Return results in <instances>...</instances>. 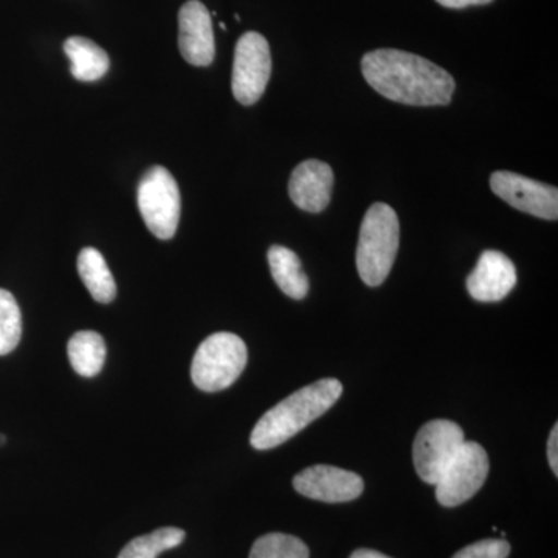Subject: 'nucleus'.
<instances>
[{
    "mask_svg": "<svg viewBox=\"0 0 558 558\" xmlns=\"http://www.w3.org/2000/svg\"><path fill=\"white\" fill-rule=\"evenodd\" d=\"M293 487L303 497L323 502H348L363 494L365 483L357 473L333 468L312 465L293 478Z\"/></svg>",
    "mask_w": 558,
    "mask_h": 558,
    "instance_id": "10",
    "label": "nucleus"
},
{
    "mask_svg": "<svg viewBox=\"0 0 558 558\" xmlns=\"http://www.w3.org/2000/svg\"><path fill=\"white\" fill-rule=\"evenodd\" d=\"M70 365L83 377H94L105 366L106 343L100 333L81 330L68 344Z\"/></svg>",
    "mask_w": 558,
    "mask_h": 558,
    "instance_id": "17",
    "label": "nucleus"
},
{
    "mask_svg": "<svg viewBox=\"0 0 558 558\" xmlns=\"http://www.w3.org/2000/svg\"><path fill=\"white\" fill-rule=\"evenodd\" d=\"M515 284V266L497 250H486L468 278L470 296L481 303H497L506 299Z\"/></svg>",
    "mask_w": 558,
    "mask_h": 558,
    "instance_id": "12",
    "label": "nucleus"
},
{
    "mask_svg": "<svg viewBox=\"0 0 558 558\" xmlns=\"http://www.w3.org/2000/svg\"><path fill=\"white\" fill-rule=\"evenodd\" d=\"M366 83L381 97L410 106H446L453 97V76L409 51L379 49L363 57Z\"/></svg>",
    "mask_w": 558,
    "mask_h": 558,
    "instance_id": "1",
    "label": "nucleus"
},
{
    "mask_svg": "<svg viewBox=\"0 0 558 558\" xmlns=\"http://www.w3.org/2000/svg\"><path fill=\"white\" fill-rule=\"evenodd\" d=\"M179 49L183 60L196 68H207L215 61L211 14L199 0L183 3L179 11Z\"/></svg>",
    "mask_w": 558,
    "mask_h": 558,
    "instance_id": "11",
    "label": "nucleus"
},
{
    "mask_svg": "<svg viewBox=\"0 0 558 558\" xmlns=\"http://www.w3.org/2000/svg\"><path fill=\"white\" fill-rule=\"evenodd\" d=\"M140 215L146 227L159 240H171L180 220V191L178 182L163 167H153L138 183Z\"/></svg>",
    "mask_w": 558,
    "mask_h": 558,
    "instance_id": "5",
    "label": "nucleus"
},
{
    "mask_svg": "<svg viewBox=\"0 0 558 558\" xmlns=\"http://www.w3.org/2000/svg\"><path fill=\"white\" fill-rule=\"evenodd\" d=\"M80 278L98 303L108 304L117 295L116 279L106 263L105 256L97 248L86 247L81 250L78 256Z\"/></svg>",
    "mask_w": 558,
    "mask_h": 558,
    "instance_id": "16",
    "label": "nucleus"
},
{
    "mask_svg": "<svg viewBox=\"0 0 558 558\" xmlns=\"http://www.w3.org/2000/svg\"><path fill=\"white\" fill-rule=\"evenodd\" d=\"M490 189L510 207L546 220L558 218V190L510 171L492 174Z\"/></svg>",
    "mask_w": 558,
    "mask_h": 558,
    "instance_id": "9",
    "label": "nucleus"
},
{
    "mask_svg": "<svg viewBox=\"0 0 558 558\" xmlns=\"http://www.w3.org/2000/svg\"><path fill=\"white\" fill-rule=\"evenodd\" d=\"M488 469L490 464L486 450L480 444L465 440L436 483V499L439 505L444 508H457L475 497L486 483Z\"/></svg>",
    "mask_w": 558,
    "mask_h": 558,
    "instance_id": "8",
    "label": "nucleus"
},
{
    "mask_svg": "<svg viewBox=\"0 0 558 558\" xmlns=\"http://www.w3.org/2000/svg\"><path fill=\"white\" fill-rule=\"evenodd\" d=\"M271 54L267 39L256 32H247L238 40L234 49L231 89L234 98L244 106L259 101L269 84Z\"/></svg>",
    "mask_w": 558,
    "mask_h": 558,
    "instance_id": "7",
    "label": "nucleus"
},
{
    "mask_svg": "<svg viewBox=\"0 0 558 558\" xmlns=\"http://www.w3.org/2000/svg\"><path fill=\"white\" fill-rule=\"evenodd\" d=\"M343 385L337 379H323L281 400L259 418L250 436L256 450H270L288 442L301 429L326 413L341 398Z\"/></svg>",
    "mask_w": 558,
    "mask_h": 558,
    "instance_id": "2",
    "label": "nucleus"
},
{
    "mask_svg": "<svg viewBox=\"0 0 558 558\" xmlns=\"http://www.w3.org/2000/svg\"><path fill=\"white\" fill-rule=\"evenodd\" d=\"M400 240L399 218L387 204H374L366 211L360 227L357 270L369 288H377L388 278L398 255Z\"/></svg>",
    "mask_w": 558,
    "mask_h": 558,
    "instance_id": "3",
    "label": "nucleus"
},
{
    "mask_svg": "<svg viewBox=\"0 0 558 558\" xmlns=\"http://www.w3.org/2000/svg\"><path fill=\"white\" fill-rule=\"evenodd\" d=\"M250 558H310V548L293 535L274 532L256 539Z\"/></svg>",
    "mask_w": 558,
    "mask_h": 558,
    "instance_id": "19",
    "label": "nucleus"
},
{
    "mask_svg": "<svg viewBox=\"0 0 558 558\" xmlns=\"http://www.w3.org/2000/svg\"><path fill=\"white\" fill-rule=\"evenodd\" d=\"M510 545L506 539L487 538L458 550L451 558H508Z\"/></svg>",
    "mask_w": 558,
    "mask_h": 558,
    "instance_id": "21",
    "label": "nucleus"
},
{
    "mask_svg": "<svg viewBox=\"0 0 558 558\" xmlns=\"http://www.w3.org/2000/svg\"><path fill=\"white\" fill-rule=\"evenodd\" d=\"M558 425H554L553 432H550L548 440V459L550 469H553L554 475L558 476Z\"/></svg>",
    "mask_w": 558,
    "mask_h": 558,
    "instance_id": "22",
    "label": "nucleus"
},
{
    "mask_svg": "<svg viewBox=\"0 0 558 558\" xmlns=\"http://www.w3.org/2000/svg\"><path fill=\"white\" fill-rule=\"evenodd\" d=\"M185 539V531L179 527H161L142 535L121 549L119 558H157L165 550L178 548Z\"/></svg>",
    "mask_w": 558,
    "mask_h": 558,
    "instance_id": "18",
    "label": "nucleus"
},
{
    "mask_svg": "<svg viewBox=\"0 0 558 558\" xmlns=\"http://www.w3.org/2000/svg\"><path fill=\"white\" fill-rule=\"evenodd\" d=\"M332 186V168L325 161L306 160L290 175L289 196L300 209L322 213L329 205Z\"/></svg>",
    "mask_w": 558,
    "mask_h": 558,
    "instance_id": "13",
    "label": "nucleus"
},
{
    "mask_svg": "<svg viewBox=\"0 0 558 558\" xmlns=\"http://www.w3.org/2000/svg\"><path fill=\"white\" fill-rule=\"evenodd\" d=\"M22 315L20 304L9 290L0 289V355L10 354L20 344Z\"/></svg>",
    "mask_w": 558,
    "mask_h": 558,
    "instance_id": "20",
    "label": "nucleus"
},
{
    "mask_svg": "<svg viewBox=\"0 0 558 558\" xmlns=\"http://www.w3.org/2000/svg\"><path fill=\"white\" fill-rule=\"evenodd\" d=\"M247 359V347L240 337L231 332L213 333L197 348L191 377L202 391H222L240 379Z\"/></svg>",
    "mask_w": 558,
    "mask_h": 558,
    "instance_id": "4",
    "label": "nucleus"
},
{
    "mask_svg": "<svg viewBox=\"0 0 558 558\" xmlns=\"http://www.w3.org/2000/svg\"><path fill=\"white\" fill-rule=\"evenodd\" d=\"M64 51L70 60L73 78L83 83H94L108 73L110 61L108 53L94 40L83 36H72L64 43Z\"/></svg>",
    "mask_w": 558,
    "mask_h": 558,
    "instance_id": "14",
    "label": "nucleus"
},
{
    "mask_svg": "<svg viewBox=\"0 0 558 558\" xmlns=\"http://www.w3.org/2000/svg\"><path fill=\"white\" fill-rule=\"evenodd\" d=\"M464 442V432L454 422L446 418L427 422L418 429L413 444V462L418 478L436 486Z\"/></svg>",
    "mask_w": 558,
    "mask_h": 558,
    "instance_id": "6",
    "label": "nucleus"
},
{
    "mask_svg": "<svg viewBox=\"0 0 558 558\" xmlns=\"http://www.w3.org/2000/svg\"><path fill=\"white\" fill-rule=\"evenodd\" d=\"M271 277L286 295L293 300L306 299L310 292V279L301 267L295 252L282 245H274L267 253Z\"/></svg>",
    "mask_w": 558,
    "mask_h": 558,
    "instance_id": "15",
    "label": "nucleus"
},
{
    "mask_svg": "<svg viewBox=\"0 0 558 558\" xmlns=\"http://www.w3.org/2000/svg\"><path fill=\"white\" fill-rule=\"evenodd\" d=\"M349 558H391V557L385 556V554L377 553V550H373V549H357Z\"/></svg>",
    "mask_w": 558,
    "mask_h": 558,
    "instance_id": "24",
    "label": "nucleus"
},
{
    "mask_svg": "<svg viewBox=\"0 0 558 558\" xmlns=\"http://www.w3.org/2000/svg\"><path fill=\"white\" fill-rule=\"evenodd\" d=\"M219 27L222 28V31H226V28H227L226 24H223V22H220Z\"/></svg>",
    "mask_w": 558,
    "mask_h": 558,
    "instance_id": "25",
    "label": "nucleus"
},
{
    "mask_svg": "<svg viewBox=\"0 0 558 558\" xmlns=\"http://www.w3.org/2000/svg\"><path fill=\"white\" fill-rule=\"evenodd\" d=\"M439 5L446 7V9L461 10L470 5H486L492 0H436Z\"/></svg>",
    "mask_w": 558,
    "mask_h": 558,
    "instance_id": "23",
    "label": "nucleus"
}]
</instances>
